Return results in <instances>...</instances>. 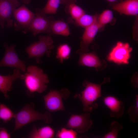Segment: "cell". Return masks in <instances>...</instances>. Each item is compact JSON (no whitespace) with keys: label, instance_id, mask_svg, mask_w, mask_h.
I'll return each instance as SVG.
<instances>
[{"label":"cell","instance_id":"cell-1","mask_svg":"<svg viewBox=\"0 0 138 138\" xmlns=\"http://www.w3.org/2000/svg\"><path fill=\"white\" fill-rule=\"evenodd\" d=\"M25 72L21 74L19 78L24 80L27 93L29 97H33L34 93H40L46 89L49 81L48 75L42 69L31 65L27 67Z\"/></svg>","mask_w":138,"mask_h":138},{"label":"cell","instance_id":"cell-2","mask_svg":"<svg viewBox=\"0 0 138 138\" xmlns=\"http://www.w3.org/2000/svg\"><path fill=\"white\" fill-rule=\"evenodd\" d=\"M110 81V78L106 77L99 84L94 83L86 80L83 82L82 84L85 87L84 90L80 94H76L74 97L75 98H79L81 101L84 112H91L98 107V105L95 102L101 96V86Z\"/></svg>","mask_w":138,"mask_h":138},{"label":"cell","instance_id":"cell-3","mask_svg":"<svg viewBox=\"0 0 138 138\" xmlns=\"http://www.w3.org/2000/svg\"><path fill=\"white\" fill-rule=\"evenodd\" d=\"M34 106L32 102L26 104L19 112L14 114L15 125L14 131L36 121L42 120L46 123L52 122L53 118L49 112L47 111L44 113L38 112L34 109Z\"/></svg>","mask_w":138,"mask_h":138},{"label":"cell","instance_id":"cell-4","mask_svg":"<svg viewBox=\"0 0 138 138\" xmlns=\"http://www.w3.org/2000/svg\"><path fill=\"white\" fill-rule=\"evenodd\" d=\"M38 42H34L26 48V51L28 55V58H34L37 63L41 64V58L45 55L50 56L51 50L54 48L53 40L50 35L40 36Z\"/></svg>","mask_w":138,"mask_h":138},{"label":"cell","instance_id":"cell-5","mask_svg":"<svg viewBox=\"0 0 138 138\" xmlns=\"http://www.w3.org/2000/svg\"><path fill=\"white\" fill-rule=\"evenodd\" d=\"M70 95V91L66 88L50 90L43 96L45 108L50 112L65 110L62 99L68 98Z\"/></svg>","mask_w":138,"mask_h":138},{"label":"cell","instance_id":"cell-6","mask_svg":"<svg viewBox=\"0 0 138 138\" xmlns=\"http://www.w3.org/2000/svg\"><path fill=\"white\" fill-rule=\"evenodd\" d=\"M132 50L128 43L118 42L109 53L107 59L118 64H128Z\"/></svg>","mask_w":138,"mask_h":138},{"label":"cell","instance_id":"cell-7","mask_svg":"<svg viewBox=\"0 0 138 138\" xmlns=\"http://www.w3.org/2000/svg\"><path fill=\"white\" fill-rule=\"evenodd\" d=\"M5 49L4 55L0 61V67L6 66L17 68L25 72L26 66L25 61L21 60L15 50L14 44L8 47L6 43L4 44Z\"/></svg>","mask_w":138,"mask_h":138},{"label":"cell","instance_id":"cell-8","mask_svg":"<svg viewBox=\"0 0 138 138\" xmlns=\"http://www.w3.org/2000/svg\"><path fill=\"white\" fill-rule=\"evenodd\" d=\"M51 16H46L41 14L37 9L36 13L28 29L34 36L40 32L51 34L50 27L51 22L54 20Z\"/></svg>","mask_w":138,"mask_h":138},{"label":"cell","instance_id":"cell-9","mask_svg":"<svg viewBox=\"0 0 138 138\" xmlns=\"http://www.w3.org/2000/svg\"><path fill=\"white\" fill-rule=\"evenodd\" d=\"M80 114H72L70 117L66 127L75 129L79 133H84L91 126L93 121L90 119L89 112L86 111Z\"/></svg>","mask_w":138,"mask_h":138},{"label":"cell","instance_id":"cell-10","mask_svg":"<svg viewBox=\"0 0 138 138\" xmlns=\"http://www.w3.org/2000/svg\"><path fill=\"white\" fill-rule=\"evenodd\" d=\"M79 55L78 64L79 66H86L95 68L97 71L105 69L107 65L106 62L99 58L96 51L90 52L76 53Z\"/></svg>","mask_w":138,"mask_h":138},{"label":"cell","instance_id":"cell-11","mask_svg":"<svg viewBox=\"0 0 138 138\" xmlns=\"http://www.w3.org/2000/svg\"><path fill=\"white\" fill-rule=\"evenodd\" d=\"M19 4L17 0H0V25L2 27L4 28L5 22L7 27L11 26V17Z\"/></svg>","mask_w":138,"mask_h":138},{"label":"cell","instance_id":"cell-12","mask_svg":"<svg viewBox=\"0 0 138 138\" xmlns=\"http://www.w3.org/2000/svg\"><path fill=\"white\" fill-rule=\"evenodd\" d=\"M35 15L23 5L15 9L13 16L19 27L24 30H28Z\"/></svg>","mask_w":138,"mask_h":138},{"label":"cell","instance_id":"cell-13","mask_svg":"<svg viewBox=\"0 0 138 138\" xmlns=\"http://www.w3.org/2000/svg\"><path fill=\"white\" fill-rule=\"evenodd\" d=\"M102 28L97 21L93 25L85 28L81 38L80 48L77 50L76 53L88 52L89 45L93 41L98 31Z\"/></svg>","mask_w":138,"mask_h":138},{"label":"cell","instance_id":"cell-14","mask_svg":"<svg viewBox=\"0 0 138 138\" xmlns=\"http://www.w3.org/2000/svg\"><path fill=\"white\" fill-rule=\"evenodd\" d=\"M103 98L105 104L110 110L111 117L118 118L122 115L124 108L122 101L112 96H107Z\"/></svg>","mask_w":138,"mask_h":138},{"label":"cell","instance_id":"cell-15","mask_svg":"<svg viewBox=\"0 0 138 138\" xmlns=\"http://www.w3.org/2000/svg\"><path fill=\"white\" fill-rule=\"evenodd\" d=\"M112 8L121 14L137 15L138 14V0L121 1L114 4Z\"/></svg>","mask_w":138,"mask_h":138},{"label":"cell","instance_id":"cell-16","mask_svg":"<svg viewBox=\"0 0 138 138\" xmlns=\"http://www.w3.org/2000/svg\"><path fill=\"white\" fill-rule=\"evenodd\" d=\"M21 74L19 70L16 68L13 70V73L11 75L4 76L0 75V91L3 94L5 98H9L7 92L11 90L13 82L19 78Z\"/></svg>","mask_w":138,"mask_h":138},{"label":"cell","instance_id":"cell-17","mask_svg":"<svg viewBox=\"0 0 138 138\" xmlns=\"http://www.w3.org/2000/svg\"><path fill=\"white\" fill-rule=\"evenodd\" d=\"M54 130L49 126L37 129L34 125L32 130L28 136L30 138H52L54 137Z\"/></svg>","mask_w":138,"mask_h":138},{"label":"cell","instance_id":"cell-18","mask_svg":"<svg viewBox=\"0 0 138 138\" xmlns=\"http://www.w3.org/2000/svg\"><path fill=\"white\" fill-rule=\"evenodd\" d=\"M50 29L51 34H54L67 36L70 34L68 24L61 20H53Z\"/></svg>","mask_w":138,"mask_h":138},{"label":"cell","instance_id":"cell-19","mask_svg":"<svg viewBox=\"0 0 138 138\" xmlns=\"http://www.w3.org/2000/svg\"><path fill=\"white\" fill-rule=\"evenodd\" d=\"M97 20L96 15H91L85 13L75 20L69 18L67 21L69 23H73L85 29L96 22Z\"/></svg>","mask_w":138,"mask_h":138},{"label":"cell","instance_id":"cell-20","mask_svg":"<svg viewBox=\"0 0 138 138\" xmlns=\"http://www.w3.org/2000/svg\"><path fill=\"white\" fill-rule=\"evenodd\" d=\"M76 0H68L66 3L65 11L70 14L71 18L75 20L85 13V11L76 4Z\"/></svg>","mask_w":138,"mask_h":138},{"label":"cell","instance_id":"cell-21","mask_svg":"<svg viewBox=\"0 0 138 138\" xmlns=\"http://www.w3.org/2000/svg\"><path fill=\"white\" fill-rule=\"evenodd\" d=\"M71 52V48L69 45L61 44L57 48L56 57L61 63H63L64 61L70 58Z\"/></svg>","mask_w":138,"mask_h":138},{"label":"cell","instance_id":"cell-22","mask_svg":"<svg viewBox=\"0 0 138 138\" xmlns=\"http://www.w3.org/2000/svg\"><path fill=\"white\" fill-rule=\"evenodd\" d=\"M61 4H62V0H48L43 9H37L41 14L45 15L49 14H55Z\"/></svg>","mask_w":138,"mask_h":138},{"label":"cell","instance_id":"cell-23","mask_svg":"<svg viewBox=\"0 0 138 138\" xmlns=\"http://www.w3.org/2000/svg\"><path fill=\"white\" fill-rule=\"evenodd\" d=\"M14 114L12 110L4 104L0 103V119L6 123L14 118Z\"/></svg>","mask_w":138,"mask_h":138},{"label":"cell","instance_id":"cell-24","mask_svg":"<svg viewBox=\"0 0 138 138\" xmlns=\"http://www.w3.org/2000/svg\"><path fill=\"white\" fill-rule=\"evenodd\" d=\"M123 128L122 125L116 121L112 122L110 125L111 131L106 134L103 137L104 138H116L119 130Z\"/></svg>","mask_w":138,"mask_h":138},{"label":"cell","instance_id":"cell-25","mask_svg":"<svg viewBox=\"0 0 138 138\" xmlns=\"http://www.w3.org/2000/svg\"><path fill=\"white\" fill-rule=\"evenodd\" d=\"M113 18L112 11L109 10L104 11L100 14L97 20L98 24L102 27L106 24L110 22Z\"/></svg>","mask_w":138,"mask_h":138},{"label":"cell","instance_id":"cell-26","mask_svg":"<svg viewBox=\"0 0 138 138\" xmlns=\"http://www.w3.org/2000/svg\"><path fill=\"white\" fill-rule=\"evenodd\" d=\"M77 135L76 132L73 129L63 128L58 131L56 137L58 138H76L77 137Z\"/></svg>","mask_w":138,"mask_h":138},{"label":"cell","instance_id":"cell-27","mask_svg":"<svg viewBox=\"0 0 138 138\" xmlns=\"http://www.w3.org/2000/svg\"><path fill=\"white\" fill-rule=\"evenodd\" d=\"M135 101V104L131 106L128 111L131 120L134 123H136L138 120V95L137 94H136Z\"/></svg>","mask_w":138,"mask_h":138},{"label":"cell","instance_id":"cell-28","mask_svg":"<svg viewBox=\"0 0 138 138\" xmlns=\"http://www.w3.org/2000/svg\"><path fill=\"white\" fill-rule=\"evenodd\" d=\"M10 134L7 130L4 127H0V138H10Z\"/></svg>","mask_w":138,"mask_h":138},{"label":"cell","instance_id":"cell-29","mask_svg":"<svg viewBox=\"0 0 138 138\" xmlns=\"http://www.w3.org/2000/svg\"><path fill=\"white\" fill-rule=\"evenodd\" d=\"M23 2L26 4L29 3L30 0H22Z\"/></svg>","mask_w":138,"mask_h":138},{"label":"cell","instance_id":"cell-30","mask_svg":"<svg viewBox=\"0 0 138 138\" xmlns=\"http://www.w3.org/2000/svg\"><path fill=\"white\" fill-rule=\"evenodd\" d=\"M108 1L111 3L117 1L118 0H107Z\"/></svg>","mask_w":138,"mask_h":138},{"label":"cell","instance_id":"cell-31","mask_svg":"<svg viewBox=\"0 0 138 138\" xmlns=\"http://www.w3.org/2000/svg\"><path fill=\"white\" fill-rule=\"evenodd\" d=\"M62 4H65L68 0H62Z\"/></svg>","mask_w":138,"mask_h":138}]
</instances>
